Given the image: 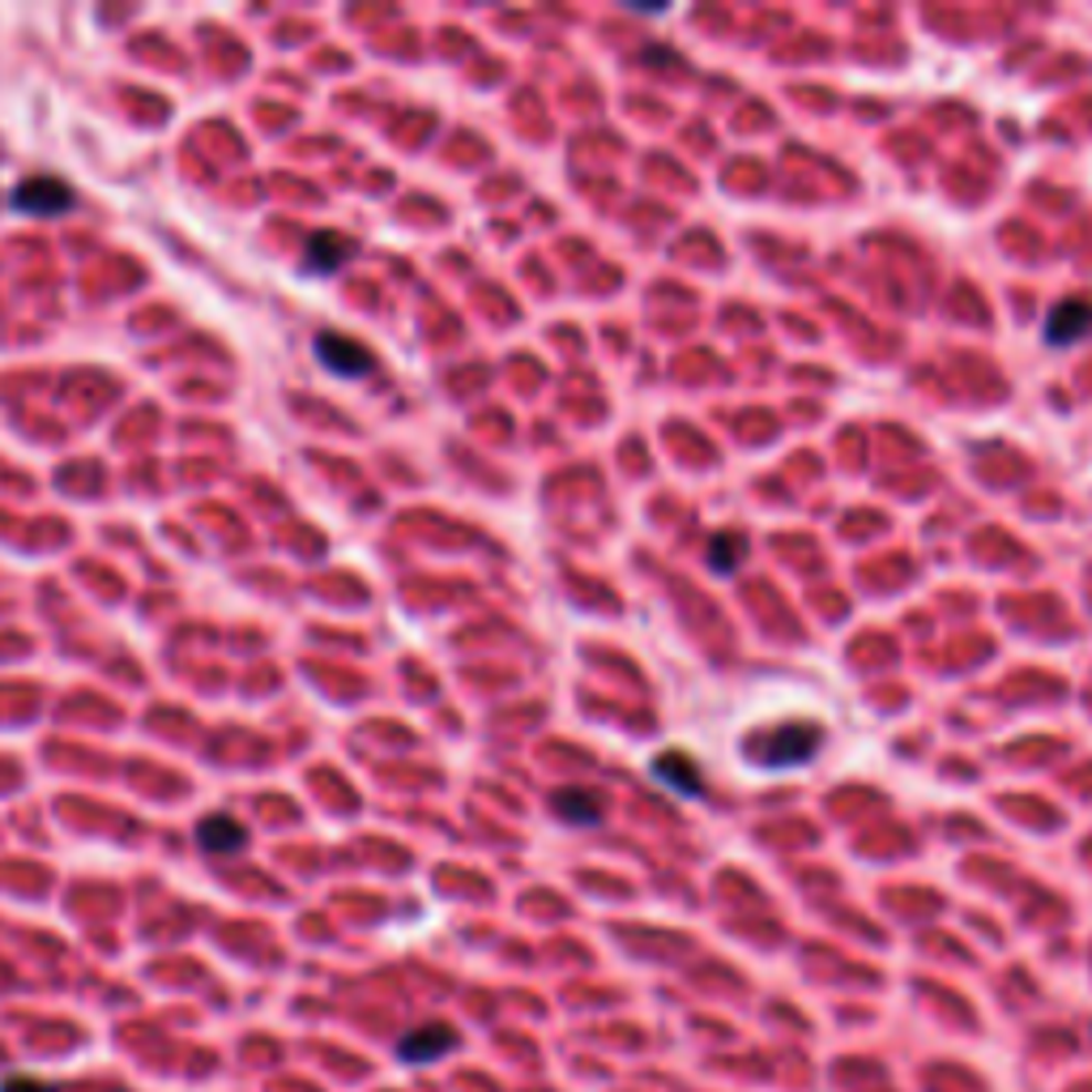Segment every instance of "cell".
Returning a JSON list of instances; mask_svg holds the SVG:
<instances>
[{"instance_id": "11", "label": "cell", "mask_w": 1092, "mask_h": 1092, "mask_svg": "<svg viewBox=\"0 0 1092 1092\" xmlns=\"http://www.w3.org/2000/svg\"><path fill=\"white\" fill-rule=\"evenodd\" d=\"M0 1092H52L47 1084H39L34 1075H9L4 1084H0Z\"/></svg>"}, {"instance_id": "5", "label": "cell", "mask_w": 1092, "mask_h": 1092, "mask_svg": "<svg viewBox=\"0 0 1092 1092\" xmlns=\"http://www.w3.org/2000/svg\"><path fill=\"white\" fill-rule=\"evenodd\" d=\"M1089 333H1092V303H1084V299H1062L1059 308L1050 312V321H1046V342L1050 346H1071V342H1080Z\"/></svg>"}, {"instance_id": "8", "label": "cell", "mask_w": 1092, "mask_h": 1092, "mask_svg": "<svg viewBox=\"0 0 1092 1092\" xmlns=\"http://www.w3.org/2000/svg\"><path fill=\"white\" fill-rule=\"evenodd\" d=\"M550 806H555V815H564V820L577 824V828H589V824L602 820V803H598L593 794H585V790H564V794L550 799Z\"/></svg>"}, {"instance_id": "2", "label": "cell", "mask_w": 1092, "mask_h": 1092, "mask_svg": "<svg viewBox=\"0 0 1092 1092\" xmlns=\"http://www.w3.org/2000/svg\"><path fill=\"white\" fill-rule=\"evenodd\" d=\"M73 205V189L52 180V175H31L13 189V210L18 214H34V218H61Z\"/></svg>"}, {"instance_id": "3", "label": "cell", "mask_w": 1092, "mask_h": 1092, "mask_svg": "<svg viewBox=\"0 0 1092 1092\" xmlns=\"http://www.w3.org/2000/svg\"><path fill=\"white\" fill-rule=\"evenodd\" d=\"M457 1041H461V1037H457V1028L431 1020V1025L410 1028V1032L397 1041V1059L410 1062V1067H427V1062L452 1054V1050H457Z\"/></svg>"}, {"instance_id": "6", "label": "cell", "mask_w": 1092, "mask_h": 1092, "mask_svg": "<svg viewBox=\"0 0 1092 1092\" xmlns=\"http://www.w3.org/2000/svg\"><path fill=\"white\" fill-rule=\"evenodd\" d=\"M354 257V244L346 235H338V231H317L312 239H308V269L312 274H333L342 260Z\"/></svg>"}, {"instance_id": "1", "label": "cell", "mask_w": 1092, "mask_h": 1092, "mask_svg": "<svg viewBox=\"0 0 1092 1092\" xmlns=\"http://www.w3.org/2000/svg\"><path fill=\"white\" fill-rule=\"evenodd\" d=\"M820 726H803V721H790V726H777L764 739H751V760L756 764H769V769H790V764H803L820 751Z\"/></svg>"}, {"instance_id": "7", "label": "cell", "mask_w": 1092, "mask_h": 1092, "mask_svg": "<svg viewBox=\"0 0 1092 1092\" xmlns=\"http://www.w3.org/2000/svg\"><path fill=\"white\" fill-rule=\"evenodd\" d=\"M196 841H201L205 854H235V849L248 841V833H244L231 815H210V820L196 828Z\"/></svg>"}, {"instance_id": "10", "label": "cell", "mask_w": 1092, "mask_h": 1092, "mask_svg": "<svg viewBox=\"0 0 1092 1092\" xmlns=\"http://www.w3.org/2000/svg\"><path fill=\"white\" fill-rule=\"evenodd\" d=\"M657 769V777H666V781H675V790H683V794H700L705 790V781H700V772L692 769L683 756H666V760H657L653 764Z\"/></svg>"}, {"instance_id": "9", "label": "cell", "mask_w": 1092, "mask_h": 1092, "mask_svg": "<svg viewBox=\"0 0 1092 1092\" xmlns=\"http://www.w3.org/2000/svg\"><path fill=\"white\" fill-rule=\"evenodd\" d=\"M742 559H747V543L739 534H713V546H708V564L717 572H735Z\"/></svg>"}, {"instance_id": "4", "label": "cell", "mask_w": 1092, "mask_h": 1092, "mask_svg": "<svg viewBox=\"0 0 1092 1092\" xmlns=\"http://www.w3.org/2000/svg\"><path fill=\"white\" fill-rule=\"evenodd\" d=\"M317 358L324 367H333L338 376H367L372 372V351H363L354 338H342V333H321L317 338Z\"/></svg>"}]
</instances>
